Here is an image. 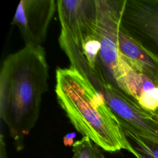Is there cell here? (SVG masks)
<instances>
[{
  "label": "cell",
  "instance_id": "1",
  "mask_svg": "<svg viewBox=\"0 0 158 158\" xmlns=\"http://www.w3.org/2000/svg\"><path fill=\"white\" fill-rule=\"evenodd\" d=\"M48 65L41 46L25 45L9 55L0 73V114L18 151L40 115L48 89Z\"/></svg>",
  "mask_w": 158,
  "mask_h": 158
},
{
  "label": "cell",
  "instance_id": "2",
  "mask_svg": "<svg viewBox=\"0 0 158 158\" xmlns=\"http://www.w3.org/2000/svg\"><path fill=\"white\" fill-rule=\"evenodd\" d=\"M57 101L70 123L83 136L107 152L132 146L103 94L78 71L58 68L56 73Z\"/></svg>",
  "mask_w": 158,
  "mask_h": 158
},
{
  "label": "cell",
  "instance_id": "3",
  "mask_svg": "<svg viewBox=\"0 0 158 158\" xmlns=\"http://www.w3.org/2000/svg\"><path fill=\"white\" fill-rule=\"evenodd\" d=\"M72 68L84 75L103 94L123 130L130 131L158 142V118L154 114L144 109L127 94L111 84L99 70L91 68L85 57L77 58L72 64Z\"/></svg>",
  "mask_w": 158,
  "mask_h": 158
},
{
  "label": "cell",
  "instance_id": "4",
  "mask_svg": "<svg viewBox=\"0 0 158 158\" xmlns=\"http://www.w3.org/2000/svg\"><path fill=\"white\" fill-rule=\"evenodd\" d=\"M125 2L126 0H96V33L101 49L95 69L120 90L122 57L118 39Z\"/></svg>",
  "mask_w": 158,
  "mask_h": 158
},
{
  "label": "cell",
  "instance_id": "5",
  "mask_svg": "<svg viewBox=\"0 0 158 158\" xmlns=\"http://www.w3.org/2000/svg\"><path fill=\"white\" fill-rule=\"evenodd\" d=\"M122 26L158 60V0H126Z\"/></svg>",
  "mask_w": 158,
  "mask_h": 158
},
{
  "label": "cell",
  "instance_id": "6",
  "mask_svg": "<svg viewBox=\"0 0 158 158\" xmlns=\"http://www.w3.org/2000/svg\"><path fill=\"white\" fill-rule=\"evenodd\" d=\"M56 9L54 0L20 1L11 23L18 27L25 45L41 46Z\"/></svg>",
  "mask_w": 158,
  "mask_h": 158
},
{
  "label": "cell",
  "instance_id": "7",
  "mask_svg": "<svg viewBox=\"0 0 158 158\" xmlns=\"http://www.w3.org/2000/svg\"><path fill=\"white\" fill-rule=\"evenodd\" d=\"M57 10L61 32L81 48L87 37L96 33V0H58Z\"/></svg>",
  "mask_w": 158,
  "mask_h": 158
},
{
  "label": "cell",
  "instance_id": "8",
  "mask_svg": "<svg viewBox=\"0 0 158 158\" xmlns=\"http://www.w3.org/2000/svg\"><path fill=\"white\" fill-rule=\"evenodd\" d=\"M121 66V90L144 109L154 114L158 110V85L133 69L123 57Z\"/></svg>",
  "mask_w": 158,
  "mask_h": 158
},
{
  "label": "cell",
  "instance_id": "9",
  "mask_svg": "<svg viewBox=\"0 0 158 158\" xmlns=\"http://www.w3.org/2000/svg\"><path fill=\"white\" fill-rule=\"evenodd\" d=\"M118 44L120 54L127 63L158 85V60L134 40L123 29L122 24Z\"/></svg>",
  "mask_w": 158,
  "mask_h": 158
},
{
  "label": "cell",
  "instance_id": "10",
  "mask_svg": "<svg viewBox=\"0 0 158 158\" xmlns=\"http://www.w3.org/2000/svg\"><path fill=\"white\" fill-rule=\"evenodd\" d=\"M136 158H158V142L154 141L128 130H123Z\"/></svg>",
  "mask_w": 158,
  "mask_h": 158
},
{
  "label": "cell",
  "instance_id": "11",
  "mask_svg": "<svg viewBox=\"0 0 158 158\" xmlns=\"http://www.w3.org/2000/svg\"><path fill=\"white\" fill-rule=\"evenodd\" d=\"M72 158H98L101 153L99 146L94 145L87 136H83L80 140L76 141L72 146Z\"/></svg>",
  "mask_w": 158,
  "mask_h": 158
},
{
  "label": "cell",
  "instance_id": "12",
  "mask_svg": "<svg viewBox=\"0 0 158 158\" xmlns=\"http://www.w3.org/2000/svg\"><path fill=\"white\" fill-rule=\"evenodd\" d=\"M101 44L97 33L87 37L81 44V51L88 65L93 69H95L97 64Z\"/></svg>",
  "mask_w": 158,
  "mask_h": 158
},
{
  "label": "cell",
  "instance_id": "13",
  "mask_svg": "<svg viewBox=\"0 0 158 158\" xmlns=\"http://www.w3.org/2000/svg\"><path fill=\"white\" fill-rule=\"evenodd\" d=\"M76 136L75 133H70L63 138V142L65 146H72L74 144V139Z\"/></svg>",
  "mask_w": 158,
  "mask_h": 158
},
{
  "label": "cell",
  "instance_id": "14",
  "mask_svg": "<svg viewBox=\"0 0 158 158\" xmlns=\"http://www.w3.org/2000/svg\"><path fill=\"white\" fill-rule=\"evenodd\" d=\"M98 158H105V157H104V156L102 154V152L98 156Z\"/></svg>",
  "mask_w": 158,
  "mask_h": 158
},
{
  "label": "cell",
  "instance_id": "15",
  "mask_svg": "<svg viewBox=\"0 0 158 158\" xmlns=\"http://www.w3.org/2000/svg\"><path fill=\"white\" fill-rule=\"evenodd\" d=\"M154 115H155L158 118V110L154 113Z\"/></svg>",
  "mask_w": 158,
  "mask_h": 158
},
{
  "label": "cell",
  "instance_id": "16",
  "mask_svg": "<svg viewBox=\"0 0 158 158\" xmlns=\"http://www.w3.org/2000/svg\"></svg>",
  "mask_w": 158,
  "mask_h": 158
}]
</instances>
